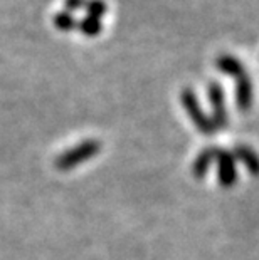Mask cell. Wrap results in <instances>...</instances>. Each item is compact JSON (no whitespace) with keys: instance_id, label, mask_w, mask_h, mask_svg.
<instances>
[{"instance_id":"3","label":"cell","mask_w":259,"mask_h":260,"mask_svg":"<svg viewBox=\"0 0 259 260\" xmlns=\"http://www.w3.org/2000/svg\"><path fill=\"white\" fill-rule=\"evenodd\" d=\"M207 98L212 108V123L216 129H224L229 126V113L224 101V87L217 81L209 82L207 86Z\"/></svg>"},{"instance_id":"9","label":"cell","mask_w":259,"mask_h":260,"mask_svg":"<svg viewBox=\"0 0 259 260\" xmlns=\"http://www.w3.org/2000/svg\"><path fill=\"white\" fill-rule=\"evenodd\" d=\"M79 27H81L82 34H86V36H90V37H95V36H98L101 32V22H100V19L90 17V15H88L86 19L81 20Z\"/></svg>"},{"instance_id":"2","label":"cell","mask_w":259,"mask_h":260,"mask_svg":"<svg viewBox=\"0 0 259 260\" xmlns=\"http://www.w3.org/2000/svg\"><path fill=\"white\" fill-rule=\"evenodd\" d=\"M101 149V143L96 141V140H88L84 143H81V145L71 148L69 151L63 153L61 156L57 158L56 161V167L59 170H71L74 167H78V165L88 161L90 158L96 156L98 153H100Z\"/></svg>"},{"instance_id":"12","label":"cell","mask_w":259,"mask_h":260,"mask_svg":"<svg viewBox=\"0 0 259 260\" xmlns=\"http://www.w3.org/2000/svg\"><path fill=\"white\" fill-rule=\"evenodd\" d=\"M66 5H68L71 10H76V9L82 7V5H86V2L84 0H66Z\"/></svg>"},{"instance_id":"8","label":"cell","mask_w":259,"mask_h":260,"mask_svg":"<svg viewBox=\"0 0 259 260\" xmlns=\"http://www.w3.org/2000/svg\"><path fill=\"white\" fill-rule=\"evenodd\" d=\"M217 149L219 148H206V149H202V151L199 153V156H197L195 161H194V167H192V170H194V175L197 176V178L206 176L209 168H211V165L216 161Z\"/></svg>"},{"instance_id":"7","label":"cell","mask_w":259,"mask_h":260,"mask_svg":"<svg viewBox=\"0 0 259 260\" xmlns=\"http://www.w3.org/2000/svg\"><path fill=\"white\" fill-rule=\"evenodd\" d=\"M233 156L234 159H239L251 175H254V176L259 175V156L252 148L246 145H238L234 148Z\"/></svg>"},{"instance_id":"5","label":"cell","mask_w":259,"mask_h":260,"mask_svg":"<svg viewBox=\"0 0 259 260\" xmlns=\"http://www.w3.org/2000/svg\"><path fill=\"white\" fill-rule=\"evenodd\" d=\"M234 81H236V91H234L236 106H238V109L242 113L249 111L251 106H252V96H254L252 82L249 79V76L244 74V76H241Z\"/></svg>"},{"instance_id":"6","label":"cell","mask_w":259,"mask_h":260,"mask_svg":"<svg viewBox=\"0 0 259 260\" xmlns=\"http://www.w3.org/2000/svg\"><path fill=\"white\" fill-rule=\"evenodd\" d=\"M216 68H217L222 74L234 77V79H238V77H241V76H244V74H246L244 64H242L238 57L231 56V54H222V56H219V57L216 59Z\"/></svg>"},{"instance_id":"1","label":"cell","mask_w":259,"mask_h":260,"mask_svg":"<svg viewBox=\"0 0 259 260\" xmlns=\"http://www.w3.org/2000/svg\"><path fill=\"white\" fill-rule=\"evenodd\" d=\"M180 101H182V106H184L187 114L190 116L192 123H194L195 128L199 129V133H202V135H206V136L216 135V133H217L216 126H214L212 119L206 114V111H204V109L200 108L199 99H197L195 92L192 91L190 87H185V89H182Z\"/></svg>"},{"instance_id":"10","label":"cell","mask_w":259,"mask_h":260,"mask_svg":"<svg viewBox=\"0 0 259 260\" xmlns=\"http://www.w3.org/2000/svg\"><path fill=\"white\" fill-rule=\"evenodd\" d=\"M86 9H88V14H90V17L100 19L101 15L106 14L108 5L104 4L103 0H91V2L86 4Z\"/></svg>"},{"instance_id":"4","label":"cell","mask_w":259,"mask_h":260,"mask_svg":"<svg viewBox=\"0 0 259 260\" xmlns=\"http://www.w3.org/2000/svg\"><path fill=\"white\" fill-rule=\"evenodd\" d=\"M217 170H219V181L222 186H233L238 173H236V159L233 156V153H227L224 149H217Z\"/></svg>"},{"instance_id":"11","label":"cell","mask_w":259,"mask_h":260,"mask_svg":"<svg viewBox=\"0 0 259 260\" xmlns=\"http://www.w3.org/2000/svg\"><path fill=\"white\" fill-rule=\"evenodd\" d=\"M56 22H57V27L63 30H71L74 27V19L71 17L69 14H59L56 17Z\"/></svg>"}]
</instances>
